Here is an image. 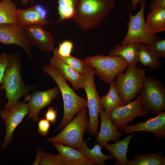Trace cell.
<instances>
[{
    "label": "cell",
    "mask_w": 165,
    "mask_h": 165,
    "mask_svg": "<svg viewBox=\"0 0 165 165\" xmlns=\"http://www.w3.org/2000/svg\"><path fill=\"white\" fill-rule=\"evenodd\" d=\"M165 157L160 152L136 155L127 165H165Z\"/></svg>",
    "instance_id": "cell-27"
},
{
    "label": "cell",
    "mask_w": 165,
    "mask_h": 165,
    "mask_svg": "<svg viewBox=\"0 0 165 165\" xmlns=\"http://www.w3.org/2000/svg\"><path fill=\"white\" fill-rule=\"evenodd\" d=\"M138 61L141 65L151 69L160 68L162 63L150 49L149 46L140 43L138 51Z\"/></svg>",
    "instance_id": "cell-24"
},
{
    "label": "cell",
    "mask_w": 165,
    "mask_h": 165,
    "mask_svg": "<svg viewBox=\"0 0 165 165\" xmlns=\"http://www.w3.org/2000/svg\"><path fill=\"white\" fill-rule=\"evenodd\" d=\"M145 3V0L141 1L140 9L136 14L132 15L130 12L127 31L121 44L138 42L150 46L158 38L150 31L146 24L144 19Z\"/></svg>",
    "instance_id": "cell-9"
},
{
    "label": "cell",
    "mask_w": 165,
    "mask_h": 165,
    "mask_svg": "<svg viewBox=\"0 0 165 165\" xmlns=\"http://www.w3.org/2000/svg\"><path fill=\"white\" fill-rule=\"evenodd\" d=\"M36 10L39 15L42 18L46 19L47 15V10L42 6L35 5Z\"/></svg>",
    "instance_id": "cell-37"
},
{
    "label": "cell",
    "mask_w": 165,
    "mask_h": 165,
    "mask_svg": "<svg viewBox=\"0 0 165 165\" xmlns=\"http://www.w3.org/2000/svg\"><path fill=\"white\" fill-rule=\"evenodd\" d=\"M21 56L18 53L11 55L2 80L0 90H5L6 97L8 101L4 109L9 111L19 101L22 96H26L36 86L27 85L21 77Z\"/></svg>",
    "instance_id": "cell-1"
},
{
    "label": "cell",
    "mask_w": 165,
    "mask_h": 165,
    "mask_svg": "<svg viewBox=\"0 0 165 165\" xmlns=\"http://www.w3.org/2000/svg\"><path fill=\"white\" fill-rule=\"evenodd\" d=\"M140 43L130 42L124 45L117 44L111 50L109 55L119 56L127 62L128 66H136L138 62V51Z\"/></svg>",
    "instance_id": "cell-21"
},
{
    "label": "cell",
    "mask_w": 165,
    "mask_h": 165,
    "mask_svg": "<svg viewBox=\"0 0 165 165\" xmlns=\"http://www.w3.org/2000/svg\"><path fill=\"white\" fill-rule=\"evenodd\" d=\"M73 44L69 40L64 41L59 44L57 52L58 54L62 57H68L71 54L73 48Z\"/></svg>",
    "instance_id": "cell-32"
},
{
    "label": "cell",
    "mask_w": 165,
    "mask_h": 165,
    "mask_svg": "<svg viewBox=\"0 0 165 165\" xmlns=\"http://www.w3.org/2000/svg\"><path fill=\"white\" fill-rule=\"evenodd\" d=\"M43 149L38 148L37 149V153L36 157L35 160L33 163V165H40V160L41 157V155Z\"/></svg>",
    "instance_id": "cell-38"
},
{
    "label": "cell",
    "mask_w": 165,
    "mask_h": 165,
    "mask_svg": "<svg viewBox=\"0 0 165 165\" xmlns=\"http://www.w3.org/2000/svg\"><path fill=\"white\" fill-rule=\"evenodd\" d=\"M150 49L159 59L165 57V39H155L153 44L149 46Z\"/></svg>",
    "instance_id": "cell-31"
},
{
    "label": "cell",
    "mask_w": 165,
    "mask_h": 165,
    "mask_svg": "<svg viewBox=\"0 0 165 165\" xmlns=\"http://www.w3.org/2000/svg\"><path fill=\"white\" fill-rule=\"evenodd\" d=\"M0 42L19 46L24 50L30 60L32 57V47L26 38L23 28L18 23L0 24Z\"/></svg>",
    "instance_id": "cell-13"
},
{
    "label": "cell",
    "mask_w": 165,
    "mask_h": 165,
    "mask_svg": "<svg viewBox=\"0 0 165 165\" xmlns=\"http://www.w3.org/2000/svg\"><path fill=\"white\" fill-rule=\"evenodd\" d=\"M60 92L58 87L56 86L51 89L43 91L35 90L26 96L24 101L27 102L29 108L27 120L32 119L33 121H37L39 119L40 111L49 105Z\"/></svg>",
    "instance_id": "cell-12"
},
{
    "label": "cell",
    "mask_w": 165,
    "mask_h": 165,
    "mask_svg": "<svg viewBox=\"0 0 165 165\" xmlns=\"http://www.w3.org/2000/svg\"><path fill=\"white\" fill-rule=\"evenodd\" d=\"M41 165H66L64 160L58 154L55 155L42 151L40 160Z\"/></svg>",
    "instance_id": "cell-30"
},
{
    "label": "cell",
    "mask_w": 165,
    "mask_h": 165,
    "mask_svg": "<svg viewBox=\"0 0 165 165\" xmlns=\"http://www.w3.org/2000/svg\"><path fill=\"white\" fill-rule=\"evenodd\" d=\"M42 70L51 76L57 85L64 104V115L56 131L62 129L79 112L87 107V100L74 91L58 70L50 64L44 66Z\"/></svg>",
    "instance_id": "cell-2"
},
{
    "label": "cell",
    "mask_w": 165,
    "mask_h": 165,
    "mask_svg": "<svg viewBox=\"0 0 165 165\" xmlns=\"http://www.w3.org/2000/svg\"><path fill=\"white\" fill-rule=\"evenodd\" d=\"M140 94L141 104L148 113L156 115L165 110V88L159 80L146 76Z\"/></svg>",
    "instance_id": "cell-8"
},
{
    "label": "cell",
    "mask_w": 165,
    "mask_h": 165,
    "mask_svg": "<svg viewBox=\"0 0 165 165\" xmlns=\"http://www.w3.org/2000/svg\"><path fill=\"white\" fill-rule=\"evenodd\" d=\"M87 107L77 114L56 135L47 139L48 142H56L78 149L83 143L84 133L88 131L89 118Z\"/></svg>",
    "instance_id": "cell-4"
},
{
    "label": "cell",
    "mask_w": 165,
    "mask_h": 165,
    "mask_svg": "<svg viewBox=\"0 0 165 165\" xmlns=\"http://www.w3.org/2000/svg\"><path fill=\"white\" fill-rule=\"evenodd\" d=\"M38 132L39 134L45 137L49 133L50 123L46 119H42L38 122Z\"/></svg>",
    "instance_id": "cell-33"
},
{
    "label": "cell",
    "mask_w": 165,
    "mask_h": 165,
    "mask_svg": "<svg viewBox=\"0 0 165 165\" xmlns=\"http://www.w3.org/2000/svg\"><path fill=\"white\" fill-rule=\"evenodd\" d=\"M21 0V2H22V4L23 5H27L29 1L32 4L34 3V1L33 0Z\"/></svg>",
    "instance_id": "cell-40"
},
{
    "label": "cell",
    "mask_w": 165,
    "mask_h": 165,
    "mask_svg": "<svg viewBox=\"0 0 165 165\" xmlns=\"http://www.w3.org/2000/svg\"><path fill=\"white\" fill-rule=\"evenodd\" d=\"M13 0H2L0 2V24L17 23L16 6Z\"/></svg>",
    "instance_id": "cell-28"
},
{
    "label": "cell",
    "mask_w": 165,
    "mask_h": 165,
    "mask_svg": "<svg viewBox=\"0 0 165 165\" xmlns=\"http://www.w3.org/2000/svg\"><path fill=\"white\" fill-rule=\"evenodd\" d=\"M150 31L155 34L165 31V8L156 7L150 11L145 21Z\"/></svg>",
    "instance_id": "cell-22"
},
{
    "label": "cell",
    "mask_w": 165,
    "mask_h": 165,
    "mask_svg": "<svg viewBox=\"0 0 165 165\" xmlns=\"http://www.w3.org/2000/svg\"><path fill=\"white\" fill-rule=\"evenodd\" d=\"M53 51V55L61 59L79 73L82 74L86 64L84 60L78 59L71 55L68 57L61 56L58 53L57 48L54 49Z\"/></svg>",
    "instance_id": "cell-29"
},
{
    "label": "cell",
    "mask_w": 165,
    "mask_h": 165,
    "mask_svg": "<svg viewBox=\"0 0 165 165\" xmlns=\"http://www.w3.org/2000/svg\"><path fill=\"white\" fill-rule=\"evenodd\" d=\"M59 18L56 22L73 19L81 0H57Z\"/></svg>",
    "instance_id": "cell-26"
},
{
    "label": "cell",
    "mask_w": 165,
    "mask_h": 165,
    "mask_svg": "<svg viewBox=\"0 0 165 165\" xmlns=\"http://www.w3.org/2000/svg\"><path fill=\"white\" fill-rule=\"evenodd\" d=\"M107 94L101 98L102 106L108 114L113 109L125 105L121 97L114 81L110 84Z\"/></svg>",
    "instance_id": "cell-23"
},
{
    "label": "cell",
    "mask_w": 165,
    "mask_h": 165,
    "mask_svg": "<svg viewBox=\"0 0 165 165\" xmlns=\"http://www.w3.org/2000/svg\"><path fill=\"white\" fill-rule=\"evenodd\" d=\"M16 15L18 24L23 28L32 25L43 26L52 23L39 15L36 10L35 5L25 9H17Z\"/></svg>",
    "instance_id": "cell-20"
},
{
    "label": "cell",
    "mask_w": 165,
    "mask_h": 165,
    "mask_svg": "<svg viewBox=\"0 0 165 165\" xmlns=\"http://www.w3.org/2000/svg\"><path fill=\"white\" fill-rule=\"evenodd\" d=\"M29 113V108L25 102L18 101L9 110H1L0 115L5 123L6 133L2 145L0 155L14 139L13 134L17 126Z\"/></svg>",
    "instance_id": "cell-10"
},
{
    "label": "cell",
    "mask_w": 165,
    "mask_h": 165,
    "mask_svg": "<svg viewBox=\"0 0 165 165\" xmlns=\"http://www.w3.org/2000/svg\"><path fill=\"white\" fill-rule=\"evenodd\" d=\"M135 134L132 133L123 139L115 142L112 144H106L104 146L108 151L113 159L116 162L115 165H127L129 160L127 157V153L130 141L134 136Z\"/></svg>",
    "instance_id": "cell-19"
},
{
    "label": "cell",
    "mask_w": 165,
    "mask_h": 165,
    "mask_svg": "<svg viewBox=\"0 0 165 165\" xmlns=\"http://www.w3.org/2000/svg\"><path fill=\"white\" fill-rule=\"evenodd\" d=\"M11 56V55L8 54L5 52L0 55V86L8 61Z\"/></svg>",
    "instance_id": "cell-34"
},
{
    "label": "cell",
    "mask_w": 165,
    "mask_h": 165,
    "mask_svg": "<svg viewBox=\"0 0 165 165\" xmlns=\"http://www.w3.org/2000/svg\"><path fill=\"white\" fill-rule=\"evenodd\" d=\"M66 165H93L94 162L80 151L62 144L52 142Z\"/></svg>",
    "instance_id": "cell-17"
},
{
    "label": "cell",
    "mask_w": 165,
    "mask_h": 165,
    "mask_svg": "<svg viewBox=\"0 0 165 165\" xmlns=\"http://www.w3.org/2000/svg\"><path fill=\"white\" fill-rule=\"evenodd\" d=\"M141 0H131V9L133 10H134L136 9L138 5L140 4Z\"/></svg>",
    "instance_id": "cell-39"
},
{
    "label": "cell",
    "mask_w": 165,
    "mask_h": 165,
    "mask_svg": "<svg viewBox=\"0 0 165 165\" xmlns=\"http://www.w3.org/2000/svg\"><path fill=\"white\" fill-rule=\"evenodd\" d=\"M116 4V0H81L74 21L83 31L100 26Z\"/></svg>",
    "instance_id": "cell-3"
},
{
    "label": "cell",
    "mask_w": 165,
    "mask_h": 165,
    "mask_svg": "<svg viewBox=\"0 0 165 165\" xmlns=\"http://www.w3.org/2000/svg\"><path fill=\"white\" fill-rule=\"evenodd\" d=\"M50 64L55 68L63 77L70 82L76 91L82 88L83 80L81 74L71 67L61 59L52 55L50 59Z\"/></svg>",
    "instance_id": "cell-18"
},
{
    "label": "cell",
    "mask_w": 165,
    "mask_h": 165,
    "mask_svg": "<svg viewBox=\"0 0 165 165\" xmlns=\"http://www.w3.org/2000/svg\"><path fill=\"white\" fill-rule=\"evenodd\" d=\"M95 75L94 68L86 64L82 74V88L84 90L87 98V108L89 116L88 131L92 136L96 135L97 133L99 112L104 109L95 86Z\"/></svg>",
    "instance_id": "cell-6"
},
{
    "label": "cell",
    "mask_w": 165,
    "mask_h": 165,
    "mask_svg": "<svg viewBox=\"0 0 165 165\" xmlns=\"http://www.w3.org/2000/svg\"><path fill=\"white\" fill-rule=\"evenodd\" d=\"M84 60L94 68L95 75L109 84L114 80L117 74L124 72L129 66L125 60L119 56L95 55L87 57Z\"/></svg>",
    "instance_id": "cell-7"
},
{
    "label": "cell",
    "mask_w": 165,
    "mask_h": 165,
    "mask_svg": "<svg viewBox=\"0 0 165 165\" xmlns=\"http://www.w3.org/2000/svg\"><path fill=\"white\" fill-rule=\"evenodd\" d=\"M88 140L84 141L78 150L93 160L95 164L105 165L107 160L113 159L110 154L108 155L104 154L102 152L101 146L97 143L94 144L92 148L90 149L87 145Z\"/></svg>",
    "instance_id": "cell-25"
},
{
    "label": "cell",
    "mask_w": 165,
    "mask_h": 165,
    "mask_svg": "<svg viewBox=\"0 0 165 165\" xmlns=\"http://www.w3.org/2000/svg\"><path fill=\"white\" fill-rule=\"evenodd\" d=\"M141 96L139 95L134 100L110 112L109 117L118 130H123L128 123L137 117L147 116L148 113L141 105Z\"/></svg>",
    "instance_id": "cell-11"
},
{
    "label": "cell",
    "mask_w": 165,
    "mask_h": 165,
    "mask_svg": "<svg viewBox=\"0 0 165 165\" xmlns=\"http://www.w3.org/2000/svg\"><path fill=\"white\" fill-rule=\"evenodd\" d=\"M126 134L145 131L154 134L156 138H165V112H162L153 117L132 126H125L123 129Z\"/></svg>",
    "instance_id": "cell-15"
},
{
    "label": "cell",
    "mask_w": 165,
    "mask_h": 165,
    "mask_svg": "<svg viewBox=\"0 0 165 165\" xmlns=\"http://www.w3.org/2000/svg\"><path fill=\"white\" fill-rule=\"evenodd\" d=\"M26 38L30 45L43 53L54 49V39L42 26L32 25L23 27Z\"/></svg>",
    "instance_id": "cell-14"
},
{
    "label": "cell",
    "mask_w": 165,
    "mask_h": 165,
    "mask_svg": "<svg viewBox=\"0 0 165 165\" xmlns=\"http://www.w3.org/2000/svg\"><path fill=\"white\" fill-rule=\"evenodd\" d=\"M99 115L101 120V127L100 131L96 134V140L97 143L102 149L109 141L116 142L119 140L123 133L118 130L110 119L109 114L104 109L100 110Z\"/></svg>",
    "instance_id": "cell-16"
},
{
    "label": "cell",
    "mask_w": 165,
    "mask_h": 165,
    "mask_svg": "<svg viewBox=\"0 0 165 165\" xmlns=\"http://www.w3.org/2000/svg\"><path fill=\"white\" fill-rule=\"evenodd\" d=\"M146 77L145 69L136 66H128L125 73L121 72L116 75L114 81L125 104L140 94Z\"/></svg>",
    "instance_id": "cell-5"
},
{
    "label": "cell",
    "mask_w": 165,
    "mask_h": 165,
    "mask_svg": "<svg viewBox=\"0 0 165 165\" xmlns=\"http://www.w3.org/2000/svg\"><path fill=\"white\" fill-rule=\"evenodd\" d=\"M149 6L150 11L157 7L165 8V0H151Z\"/></svg>",
    "instance_id": "cell-36"
},
{
    "label": "cell",
    "mask_w": 165,
    "mask_h": 165,
    "mask_svg": "<svg viewBox=\"0 0 165 165\" xmlns=\"http://www.w3.org/2000/svg\"><path fill=\"white\" fill-rule=\"evenodd\" d=\"M57 109L55 110L53 107H51L48 108L44 116L45 119L50 123L55 124L57 121Z\"/></svg>",
    "instance_id": "cell-35"
}]
</instances>
